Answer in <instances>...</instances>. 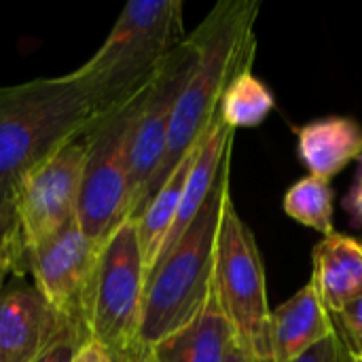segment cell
<instances>
[{"instance_id": "cell-20", "label": "cell", "mask_w": 362, "mask_h": 362, "mask_svg": "<svg viewBox=\"0 0 362 362\" xmlns=\"http://www.w3.org/2000/svg\"><path fill=\"white\" fill-rule=\"evenodd\" d=\"M293 362H344V346L335 333Z\"/></svg>"}, {"instance_id": "cell-15", "label": "cell", "mask_w": 362, "mask_h": 362, "mask_svg": "<svg viewBox=\"0 0 362 362\" xmlns=\"http://www.w3.org/2000/svg\"><path fill=\"white\" fill-rule=\"evenodd\" d=\"M299 157L312 176L333 178L362 153V129L346 117H327L299 129Z\"/></svg>"}, {"instance_id": "cell-28", "label": "cell", "mask_w": 362, "mask_h": 362, "mask_svg": "<svg viewBox=\"0 0 362 362\" xmlns=\"http://www.w3.org/2000/svg\"><path fill=\"white\" fill-rule=\"evenodd\" d=\"M354 361L362 362V350H358V352H354Z\"/></svg>"}, {"instance_id": "cell-14", "label": "cell", "mask_w": 362, "mask_h": 362, "mask_svg": "<svg viewBox=\"0 0 362 362\" xmlns=\"http://www.w3.org/2000/svg\"><path fill=\"white\" fill-rule=\"evenodd\" d=\"M312 286L325 310L339 314L348 303L362 297V244L331 233L312 252Z\"/></svg>"}, {"instance_id": "cell-22", "label": "cell", "mask_w": 362, "mask_h": 362, "mask_svg": "<svg viewBox=\"0 0 362 362\" xmlns=\"http://www.w3.org/2000/svg\"><path fill=\"white\" fill-rule=\"evenodd\" d=\"M85 339H81V337H76V335H66L64 339H59L55 346H51L40 358L36 362H70L72 361V356H74V352H76V348L83 344Z\"/></svg>"}, {"instance_id": "cell-10", "label": "cell", "mask_w": 362, "mask_h": 362, "mask_svg": "<svg viewBox=\"0 0 362 362\" xmlns=\"http://www.w3.org/2000/svg\"><path fill=\"white\" fill-rule=\"evenodd\" d=\"M100 248L72 221L25 252L36 291L83 339H89L87 318Z\"/></svg>"}, {"instance_id": "cell-25", "label": "cell", "mask_w": 362, "mask_h": 362, "mask_svg": "<svg viewBox=\"0 0 362 362\" xmlns=\"http://www.w3.org/2000/svg\"><path fill=\"white\" fill-rule=\"evenodd\" d=\"M225 362H265L261 361V358H257L246 346H242L238 339L233 341V346H231V350H229V354H227V361Z\"/></svg>"}, {"instance_id": "cell-6", "label": "cell", "mask_w": 362, "mask_h": 362, "mask_svg": "<svg viewBox=\"0 0 362 362\" xmlns=\"http://www.w3.org/2000/svg\"><path fill=\"white\" fill-rule=\"evenodd\" d=\"M146 269L134 221H123L102 244L91 301L87 333L102 344L112 362L138 352L142 322Z\"/></svg>"}, {"instance_id": "cell-23", "label": "cell", "mask_w": 362, "mask_h": 362, "mask_svg": "<svg viewBox=\"0 0 362 362\" xmlns=\"http://www.w3.org/2000/svg\"><path fill=\"white\" fill-rule=\"evenodd\" d=\"M70 362H112V358H110V354L106 352V348L102 344H98L95 339L89 337L76 348V352H74Z\"/></svg>"}, {"instance_id": "cell-18", "label": "cell", "mask_w": 362, "mask_h": 362, "mask_svg": "<svg viewBox=\"0 0 362 362\" xmlns=\"http://www.w3.org/2000/svg\"><path fill=\"white\" fill-rule=\"evenodd\" d=\"M284 212L325 238L333 231V189L327 178L305 176L284 195Z\"/></svg>"}, {"instance_id": "cell-9", "label": "cell", "mask_w": 362, "mask_h": 362, "mask_svg": "<svg viewBox=\"0 0 362 362\" xmlns=\"http://www.w3.org/2000/svg\"><path fill=\"white\" fill-rule=\"evenodd\" d=\"M197 59V42L189 32L185 42L161 64L144 89L129 138V216L161 165L172 115ZM127 216V218H129Z\"/></svg>"}, {"instance_id": "cell-2", "label": "cell", "mask_w": 362, "mask_h": 362, "mask_svg": "<svg viewBox=\"0 0 362 362\" xmlns=\"http://www.w3.org/2000/svg\"><path fill=\"white\" fill-rule=\"evenodd\" d=\"M115 110V108H112ZM110 108L74 70L0 87V206L13 208L21 178L83 138Z\"/></svg>"}, {"instance_id": "cell-7", "label": "cell", "mask_w": 362, "mask_h": 362, "mask_svg": "<svg viewBox=\"0 0 362 362\" xmlns=\"http://www.w3.org/2000/svg\"><path fill=\"white\" fill-rule=\"evenodd\" d=\"M142 93L104 115L85 134L76 225L95 246L129 216V138Z\"/></svg>"}, {"instance_id": "cell-16", "label": "cell", "mask_w": 362, "mask_h": 362, "mask_svg": "<svg viewBox=\"0 0 362 362\" xmlns=\"http://www.w3.org/2000/svg\"><path fill=\"white\" fill-rule=\"evenodd\" d=\"M197 148H199V144L176 165V170L168 176V180L161 185V189L153 195V199L142 210V214L134 221L136 231H138V240H140L146 278H148L151 269L155 267V263L161 255V248L165 244V238H168V233L176 221L182 189H185L187 176H189V170L195 161Z\"/></svg>"}, {"instance_id": "cell-5", "label": "cell", "mask_w": 362, "mask_h": 362, "mask_svg": "<svg viewBox=\"0 0 362 362\" xmlns=\"http://www.w3.org/2000/svg\"><path fill=\"white\" fill-rule=\"evenodd\" d=\"M212 293L229 318L235 337L257 358L274 362L272 310L257 240L227 195L214 248Z\"/></svg>"}, {"instance_id": "cell-19", "label": "cell", "mask_w": 362, "mask_h": 362, "mask_svg": "<svg viewBox=\"0 0 362 362\" xmlns=\"http://www.w3.org/2000/svg\"><path fill=\"white\" fill-rule=\"evenodd\" d=\"M339 320L354 346V352L362 350V297L354 299L352 303H348L339 314Z\"/></svg>"}, {"instance_id": "cell-17", "label": "cell", "mask_w": 362, "mask_h": 362, "mask_svg": "<svg viewBox=\"0 0 362 362\" xmlns=\"http://www.w3.org/2000/svg\"><path fill=\"white\" fill-rule=\"evenodd\" d=\"M274 104V95L263 81H259L250 70H244L223 93L218 117L233 132L238 127H255L267 119Z\"/></svg>"}, {"instance_id": "cell-4", "label": "cell", "mask_w": 362, "mask_h": 362, "mask_svg": "<svg viewBox=\"0 0 362 362\" xmlns=\"http://www.w3.org/2000/svg\"><path fill=\"white\" fill-rule=\"evenodd\" d=\"M180 0H129L106 40L76 72L112 110L142 93L185 42Z\"/></svg>"}, {"instance_id": "cell-3", "label": "cell", "mask_w": 362, "mask_h": 362, "mask_svg": "<svg viewBox=\"0 0 362 362\" xmlns=\"http://www.w3.org/2000/svg\"><path fill=\"white\" fill-rule=\"evenodd\" d=\"M231 157L225 161L218 180L178 242L155 263L146 278L138 352L151 350L170 333L189 325L206 305L212 293L214 248L223 204L229 191Z\"/></svg>"}, {"instance_id": "cell-13", "label": "cell", "mask_w": 362, "mask_h": 362, "mask_svg": "<svg viewBox=\"0 0 362 362\" xmlns=\"http://www.w3.org/2000/svg\"><path fill=\"white\" fill-rule=\"evenodd\" d=\"M331 335H335L331 314L312 282L272 312L274 362L297 361Z\"/></svg>"}, {"instance_id": "cell-1", "label": "cell", "mask_w": 362, "mask_h": 362, "mask_svg": "<svg viewBox=\"0 0 362 362\" xmlns=\"http://www.w3.org/2000/svg\"><path fill=\"white\" fill-rule=\"evenodd\" d=\"M259 8L261 4L257 0H223L191 32L197 42V59L178 95L161 165L129 221L142 214L176 165L202 142L218 117L223 93L231 81L244 70H250L257 49L255 21Z\"/></svg>"}, {"instance_id": "cell-21", "label": "cell", "mask_w": 362, "mask_h": 362, "mask_svg": "<svg viewBox=\"0 0 362 362\" xmlns=\"http://www.w3.org/2000/svg\"><path fill=\"white\" fill-rule=\"evenodd\" d=\"M21 259H25V252H23V248H21L19 238L15 235V238L4 246V250L0 252V293L4 291L6 278L19 267Z\"/></svg>"}, {"instance_id": "cell-11", "label": "cell", "mask_w": 362, "mask_h": 362, "mask_svg": "<svg viewBox=\"0 0 362 362\" xmlns=\"http://www.w3.org/2000/svg\"><path fill=\"white\" fill-rule=\"evenodd\" d=\"M66 335L81 337L36 286L0 293V362H36Z\"/></svg>"}, {"instance_id": "cell-8", "label": "cell", "mask_w": 362, "mask_h": 362, "mask_svg": "<svg viewBox=\"0 0 362 362\" xmlns=\"http://www.w3.org/2000/svg\"><path fill=\"white\" fill-rule=\"evenodd\" d=\"M85 163V136L62 146L28 172L13 195V216L23 252L76 221Z\"/></svg>"}, {"instance_id": "cell-27", "label": "cell", "mask_w": 362, "mask_h": 362, "mask_svg": "<svg viewBox=\"0 0 362 362\" xmlns=\"http://www.w3.org/2000/svg\"><path fill=\"white\" fill-rule=\"evenodd\" d=\"M119 362H142V361H140V354L136 352L134 356H127V358H123V361H119Z\"/></svg>"}, {"instance_id": "cell-24", "label": "cell", "mask_w": 362, "mask_h": 362, "mask_svg": "<svg viewBox=\"0 0 362 362\" xmlns=\"http://www.w3.org/2000/svg\"><path fill=\"white\" fill-rule=\"evenodd\" d=\"M15 235H17V227H15L13 208L11 206H0V252L4 250V246Z\"/></svg>"}, {"instance_id": "cell-26", "label": "cell", "mask_w": 362, "mask_h": 362, "mask_svg": "<svg viewBox=\"0 0 362 362\" xmlns=\"http://www.w3.org/2000/svg\"><path fill=\"white\" fill-rule=\"evenodd\" d=\"M346 208L352 212V216H354L358 223H362V178H361V182L354 187L352 195L346 199Z\"/></svg>"}, {"instance_id": "cell-12", "label": "cell", "mask_w": 362, "mask_h": 362, "mask_svg": "<svg viewBox=\"0 0 362 362\" xmlns=\"http://www.w3.org/2000/svg\"><path fill=\"white\" fill-rule=\"evenodd\" d=\"M235 339L229 318L210 293L206 305L189 325L140 352V356L144 362H225Z\"/></svg>"}]
</instances>
